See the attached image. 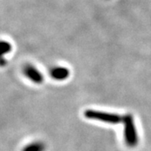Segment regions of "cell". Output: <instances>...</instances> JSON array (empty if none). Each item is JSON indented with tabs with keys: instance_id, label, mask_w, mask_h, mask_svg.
Instances as JSON below:
<instances>
[{
	"instance_id": "obj_6",
	"label": "cell",
	"mask_w": 151,
	"mask_h": 151,
	"mask_svg": "<svg viewBox=\"0 0 151 151\" xmlns=\"http://www.w3.org/2000/svg\"><path fill=\"white\" fill-rule=\"evenodd\" d=\"M10 49V45L5 41H0V56L4 53L8 52Z\"/></svg>"
},
{
	"instance_id": "obj_5",
	"label": "cell",
	"mask_w": 151,
	"mask_h": 151,
	"mask_svg": "<svg viewBox=\"0 0 151 151\" xmlns=\"http://www.w3.org/2000/svg\"><path fill=\"white\" fill-rule=\"evenodd\" d=\"M45 145L41 141H35L27 145H25L22 151H45Z\"/></svg>"
},
{
	"instance_id": "obj_2",
	"label": "cell",
	"mask_w": 151,
	"mask_h": 151,
	"mask_svg": "<svg viewBox=\"0 0 151 151\" xmlns=\"http://www.w3.org/2000/svg\"><path fill=\"white\" fill-rule=\"evenodd\" d=\"M84 116L86 119L97 120L102 123L109 124H118L123 122L124 116H121L118 113H108L104 111L87 109L84 112Z\"/></svg>"
},
{
	"instance_id": "obj_3",
	"label": "cell",
	"mask_w": 151,
	"mask_h": 151,
	"mask_svg": "<svg viewBox=\"0 0 151 151\" xmlns=\"http://www.w3.org/2000/svg\"><path fill=\"white\" fill-rule=\"evenodd\" d=\"M24 74L30 81L35 84H41L44 81V76L34 65H27L24 68Z\"/></svg>"
},
{
	"instance_id": "obj_4",
	"label": "cell",
	"mask_w": 151,
	"mask_h": 151,
	"mask_svg": "<svg viewBox=\"0 0 151 151\" xmlns=\"http://www.w3.org/2000/svg\"><path fill=\"white\" fill-rule=\"evenodd\" d=\"M50 76L56 81H64L67 79L70 76V70L64 66H55L53 67L50 72Z\"/></svg>"
},
{
	"instance_id": "obj_1",
	"label": "cell",
	"mask_w": 151,
	"mask_h": 151,
	"mask_svg": "<svg viewBox=\"0 0 151 151\" xmlns=\"http://www.w3.org/2000/svg\"><path fill=\"white\" fill-rule=\"evenodd\" d=\"M122 123L124 124V139L126 145L134 148L139 144V134L133 115L130 113L124 115Z\"/></svg>"
}]
</instances>
